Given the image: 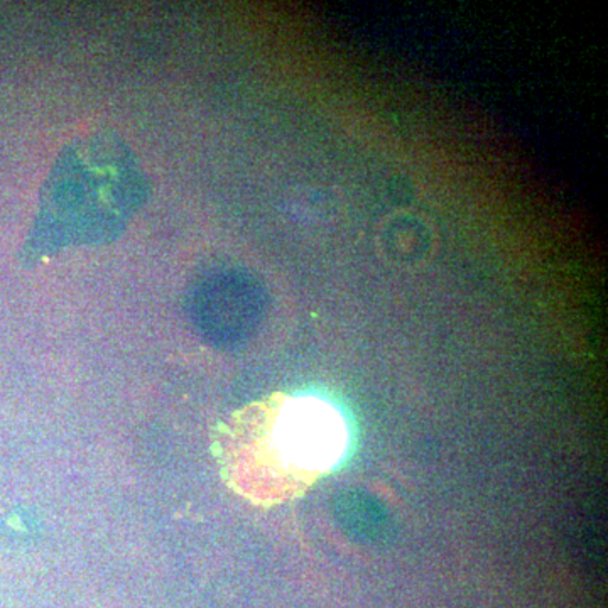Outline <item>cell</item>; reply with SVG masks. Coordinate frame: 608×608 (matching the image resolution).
Masks as SVG:
<instances>
[{
    "label": "cell",
    "instance_id": "obj_1",
    "mask_svg": "<svg viewBox=\"0 0 608 608\" xmlns=\"http://www.w3.org/2000/svg\"><path fill=\"white\" fill-rule=\"evenodd\" d=\"M347 445V424L331 404L274 394L220 426L216 455L230 487L269 507L303 495L342 459Z\"/></svg>",
    "mask_w": 608,
    "mask_h": 608
}]
</instances>
